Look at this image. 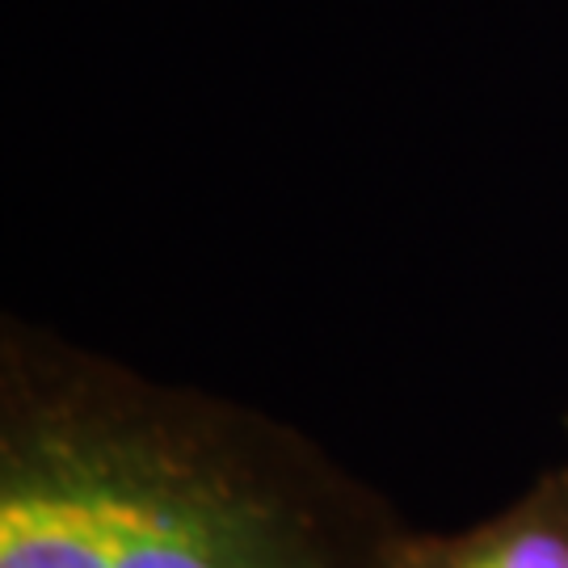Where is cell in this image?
Returning <instances> with one entry per match:
<instances>
[{
  "instance_id": "1",
  "label": "cell",
  "mask_w": 568,
  "mask_h": 568,
  "mask_svg": "<svg viewBox=\"0 0 568 568\" xmlns=\"http://www.w3.org/2000/svg\"><path fill=\"white\" fill-rule=\"evenodd\" d=\"M400 527L283 417L4 316L0 568H371Z\"/></svg>"
},
{
  "instance_id": "2",
  "label": "cell",
  "mask_w": 568,
  "mask_h": 568,
  "mask_svg": "<svg viewBox=\"0 0 568 568\" xmlns=\"http://www.w3.org/2000/svg\"><path fill=\"white\" fill-rule=\"evenodd\" d=\"M371 568H568V459L464 530L405 523Z\"/></svg>"
},
{
  "instance_id": "3",
  "label": "cell",
  "mask_w": 568,
  "mask_h": 568,
  "mask_svg": "<svg viewBox=\"0 0 568 568\" xmlns=\"http://www.w3.org/2000/svg\"><path fill=\"white\" fill-rule=\"evenodd\" d=\"M565 434H568V422H565Z\"/></svg>"
}]
</instances>
